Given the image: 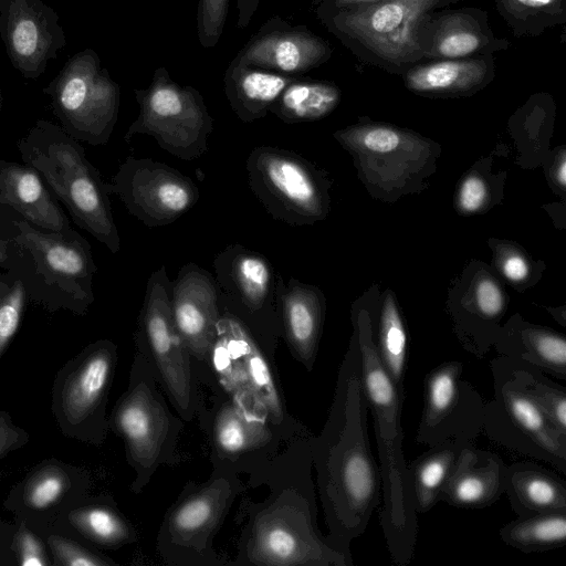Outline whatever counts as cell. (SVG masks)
<instances>
[{
	"label": "cell",
	"instance_id": "d6a6232c",
	"mask_svg": "<svg viewBox=\"0 0 566 566\" xmlns=\"http://www.w3.org/2000/svg\"><path fill=\"white\" fill-rule=\"evenodd\" d=\"M515 38H536L566 22V0H493Z\"/></svg>",
	"mask_w": 566,
	"mask_h": 566
},
{
	"label": "cell",
	"instance_id": "8d00e7d4",
	"mask_svg": "<svg viewBox=\"0 0 566 566\" xmlns=\"http://www.w3.org/2000/svg\"><path fill=\"white\" fill-rule=\"evenodd\" d=\"M210 355L221 384L231 394L234 402L262 407L251 391L238 347L221 319Z\"/></svg>",
	"mask_w": 566,
	"mask_h": 566
},
{
	"label": "cell",
	"instance_id": "f546056e",
	"mask_svg": "<svg viewBox=\"0 0 566 566\" xmlns=\"http://www.w3.org/2000/svg\"><path fill=\"white\" fill-rule=\"evenodd\" d=\"M501 539L523 553H538L566 544V511L535 513L516 518L500 528Z\"/></svg>",
	"mask_w": 566,
	"mask_h": 566
},
{
	"label": "cell",
	"instance_id": "f6af8a7d",
	"mask_svg": "<svg viewBox=\"0 0 566 566\" xmlns=\"http://www.w3.org/2000/svg\"><path fill=\"white\" fill-rule=\"evenodd\" d=\"M360 140L373 153H389L399 146L401 136L391 127L366 126L360 129Z\"/></svg>",
	"mask_w": 566,
	"mask_h": 566
},
{
	"label": "cell",
	"instance_id": "ac0fdd59",
	"mask_svg": "<svg viewBox=\"0 0 566 566\" xmlns=\"http://www.w3.org/2000/svg\"><path fill=\"white\" fill-rule=\"evenodd\" d=\"M172 315L189 353L210 355L222 315L213 274L193 262L182 265L172 281Z\"/></svg>",
	"mask_w": 566,
	"mask_h": 566
},
{
	"label": "cell",
	"instance_id": "ee69618b",
	"mask_svg": "<svg viewBox=\"0 0 566 566\" xmlns=\"http://www.w3.org/2000/svg\"><path fill=\"white\" fill-rule=\"evenodd\" d=\"M504 308L503 294L491 280L481 281L475 290V310L485 322L496 321Z\"/></svg>",
	"mask_w": 566,
	"mask_h": 566
},
{
	"label": "cell",
	"instance_id": "83f0119b",
	"mask_svg": "<svg viewBox=\"0 0 566 566\" xmlns=\"http://www.w3.org/2000/svg\"><path fill=\"white\" fill-rule=\"evenodd\" d=\"M474 441L453 439L429 447L407 464L417 514L428 513L441 502V494L460 461L463 449Z\"/></svg>",
	"mask_w": 566,
	"mask_h": 566
},
{
	"label": "cell",
	"instance_id": "277c9868",
	"mask_svg": "<svg viewBox=\"0 0 566 566\" xmlns=\"http://www.w3.org/2000/svg\"><path fill=\"white\" fill-rule=\"evenodd\" d=\"M17 148L22 161L40 174L73 222L117 253L120 237L106 182L86 158L80 142L61 126L39 119L17 143Z\"/></svg>",
	"mask_w": 566,
	"mask_h": 566
},
{
	"label": "cell",
	"instance_id": "7a4b0ae2",
	"mask_svg": "<svg viewBox=\"0 0 566 566\" xmlns=\"http://www.w3.org/2000/svg\"><path fill=\"white\" fill-rule=\"evenodd\" d=\"M355 336L378 451L381 479L379 523L392 562L407 566L415 555L418 514L402 448L401 411L406 395L398 390L378 357L369 313L364 308L355 318Z\"/></svg>",
	"mask_w": 566,
	"mask_h": 566
},
{
	"label": "cell",
	"instance_id": "2e32d148",
	"mask_svg": "<svg viewBox=\"0 0 566 566\" xmlns=\"http://www.w3.org/2000/svg\"><path fill=\"white\" fill-rule=\"evenodd\" d=\"M415 38L423 60L463 59L505 51L511 43L491 29L482 8H442L424 13Z\"/></svg>",
	"mask_w": 566,
	"mask_h": 566
},
{
	"label": "cell",
	"instance_id": "ba28073f",
	"mask_svg": "<svg viewBox=\"0 0 566 566\" xmlns=\"http://www.w3.org/2000/svg\"><path fill=\"white\" fill-rule=\"evenodd\" d=\"M43 92L69 135L92 146L108 143L118 118L120 87L93 49L70 57Z\"/></svg>",
	"mask_w": 566,
	"mask_h": 566
},
{
	"label": "cell",
	"instance_id": "db71d44e",
	"mask_svg": "<svg viewBox=\"0 0 566 566\" xmlns=\"http://www.w3.org/2000/svg\"><path fill=\"white\" fill-rule=\"evenodd\" d=\"M322 1H323V0H312V4L316 7V6H317V4H319Z\"/></svg>",
	"mask_w": 566,
	"mask_h": 566
},
{
	"label": "cell",
	"instance_id": "f1b7e54d",
	"mask_svg": "<svg viewBox=\"0 0 566 566\" xmlns=\"http://www.w3.org/2000/svg\"><path fill=\"white\" fill-rule=\"evenodd\" d=\"M340 95L339 87L333 82L298 76L285 87L269 112L285 124L317 120L337 107Z\"/></svg>",
	"mask_w": 566,
	"mask_h": 566
},
{
	"label": "cell",
	"instance_id": "603a6c76",
	"mask_svg": "<svg viewBox=\"0 0 566 566\" xmlns=\"http://www.w3.org/2000/svg\"><path fill=\"white\" fill-rule=\"evenodd\" d=\"M503 459L489 450L467 446L446 485L441 501L450 506L479 510L494 504L504 494Z\"/></svg>",
	"mask_w": 566,
	"mask_h": 566
},
{
	"label": "cell",
	"instance_id": "30bf717a",
	"mask_svg": "<svg viewBox=\"0 0 566 566\" xmlns=\"http://www.w3.org/2000/svg\"><path fill=\"white\" fill-rule=\"evenodd\" d=\"M126 210L148 228L165 227L199 200V188L191 178L165 163L128 156L106 182Z\"/></svg>",
	"mask_w": 566,
	"mask_h": 566
},
{
	"label": "cell",
	"instance_id": "484cf974",
	"mask_svg": "<svg viewBox=\"0 0 566 566\" xmlns=\"http://www.w3.org/2000/svg\"><path fill=\"white\" fill-rule=\"evenodd\" d=\"M114 419L133 458L144 464L151 463L167 430V417L147 388L129 392L117 407Z\"/></svg>",
	"mask_w": 566,
	"mask_h": 566
},
{
	"label": "cell",
	"instance_id": "f5cc1de1",
	"mask_svg": "<svg viewBox=\"0 0 566 566\" xmlns=\"http://www.w3.org/2000/svg\"><path fill=\"white\" fill-rule=\"evenodd\" d=\"M8 254V241L6 237L0 238V266L6 261Z\"/></svg>",
	"mask_w": 566,
	"mask_h": 566
},
{
	"label": "cell",
	"instance_id": "8fae6325",
	"mask_svg": "<svg viewBox=\"0 0 566 566\" xmlns=\"http://www.w3.org/2000/svg\"><path fill=\"white\" fill-rule=\"evenodd\" d=\"M423 408L416 441L432 447L453 439L474 441L483 429L484 400L463 378V364L448 360L424 378Z\"/></svg>",
	"mask_w": 566,
	"mask_h": 566
},
{
	"label": "cell",
	"instance_id": "9a60e30c",
	"mask_svg": "<svg viewBox=\"0 0 566 566\" xmlns=\"http://www.w3.org/2000/svg\"><path fill=\"white\" fill-rule=\"evenodd\" d=\"M59 15L43 0H0V38L27 80L39 78L66 44Z\"/></svg>",
	"mask_w": 566,
	"mask_h": 566
},
{
	"label": "cell",
	"instance_id": "9f6ffc18",
	"mask_svg": "<svg viewBox=\"0 0 566 566\" xmlns=\"http://www.w3.org/2000/svg\"><path fill=\"white\" fill-rule=\"evenodd\" d=\"M0 219H1V216H0Z\"/></svg>",
	"mask_w": 566,
	"mask_h": 566
},
{
	"label": "cell",
	"instance_id": "7bdbcfd3",
	"mask_svg": "<svg viewBox=\"0 0 566 566\" xmlns=\"http://www.w3.org/2000/svg\"><path fill=\"white\" fill-rule=\"evenodd\" d=\"M18 562L22 566H48L51 564L43 542L25 523H21L13 542Z\"/></svg>",
	"mask_w": 566,
	"mask_h": 566
},
{
	"label": "cell",
	"instance_id": "f907efd6",
	"mask_svg": "<svg viewBox=\"0 0 566 566\" xmlns=\"http://www.w3.org/2000/svg\"><path fill=\"white\" fill-rule=\"evenodd\" d=\"M260 2L261 0H237V27L239 29H244L249 25L259 8Z\"/></svg>",
	"mask_w": 566,
	"mask_h": 566
},
{
	"label": "cell",
	"instance_id": "816d5d0a",
	"mask_svg": "<svg viewBox=\"0 0 566 566\" xmlns=\"http://www.w3.org/2000/svg\"><path fill=\"white\" fill-rule=\"evenodd\" d=\"M557 180L562 186L566 184V161L565 158H562V161L557 168Z\"/></svg>",
	"mask_w": 566,
	"mask_h": 566
},
{
	"label": "cell",
	"instance_id": "3957f363",
	"mask_svg": "<svg viewBox=\"0 0 566 566\" xmlns=\"http://www.w3.org/2000/svg\"><path fill=\"white\" fill-rule=\"evenodd\" d=\"M8 254L0 266L23 282L29 301L49 312L85 315L93 304L97 271L90 242L73 228L53 232L12 219Z\"/></svg>",
	"mask_w": 566,
	"mask_h": 566
},
{
	"label": "cell",
	"instance_id": "ffe728a7",
	"mask_svg": "<svg viewBox=\"0 0 566 566\" xmlns=\"http://www.w3.org/2000/svg\"><path fill=\"white\" fill-rule=\"evenodd\" d=\"M496 75L493 54L423 60L400 74L407 90L426 96H470L488 86Z\"/></svg>",
	"mask_w": 566,
	"mask_h": 566
},
{
	"label": "cell",
	"instance_id": "1f68e13d",
	"mask_svg": "<svg viewBox=\"0 0 566 566\" xmlns=\"http://www.w3.org/2000/svg\"><path fill=\"white\" fill-rule=\"evenodd\" d=\"M222 324L232 336L240 353L249 386L254 398L270 415L273 422L282 419V408L270 368L259 350L254 338L235 318L222 313Z\"/></svg>",
	"mask_w": 566,
	"mask_h": 566
},
{
	"label": "cell",
	"instance_id": "7402d4cb",
	"mask_svg": "<svg viewBox=\"0 0 566 566\" xmlns=\"http://www.w3.org/2000/svg\"><path fill=\"white\" fill-rule=\"evenodd\" d=\"M276 304L281 326L295 355L311 365L315 358L324 317V298L313 285L279 273Z\"/></svg>",
	"mask_w": 566,
	"mask_h": 566
},
{
	"label": "cell",
	"instance_id": "60d3db41",
	"mask_svg": "<svg viewBox=\"0 0 566 566\" xmlns=\"http://www.w3.org/2000/svg\"><path fill=\"white\" fill-rule=\"evenodd\" d=\"M230 0H199L197 8V34L205 49L214 48L224 29Z\"/></svg>",
	"mask_w": 566,
	"mask_h": 566
},
{
	"label": "cell",
	"instance_id": "cb8c5ba5",
	"mask_svg": "<svg viewBox=\"0 0 566 566\" xmlns=\"http://www.w3.org/2000/svg\"><path fill=\"white\" fill-rule=\"evenodd\" d=\"M297 77L232 60L223 77L224 94L237 117L251 123L264 118L285 87Z\"/></svg>",
	"mask_w": 566,
	"mask_h": 566
},
{
	"label": "cell",
	"instance_id": "ab89813d",
	"mask_svg": "<svg viewBox=\"0 0 566 566\" xmlns=\"http://www.w3.org/2000/svg\"><path fill=\"white\" fill-rule=\"evenodd\" d=\"M28 301L20 277L7 270L0 272V359L19 331Z\"/></svg>",
	"mask_w": 566,
	"mask_h": 566
},
{
	"label": "cell",
	"instance_id": "e0dca14e",
	"mask_svg": "<svg viewBox=\"0 0 566 566\" xmlns=\"http://www.w3.org/2000/svg\"><path fill=\"white\" fill-rule=\"evenodd\" d=\"M328 41L306 25H293L281 17L268 19L233 59L275 73L302 76L332 57Z\"/></svg>",
	"mask_w": 566,
	"mask_h": 566
},
{
	"label": "cell",
	"instance_id": "5b68a950",
	"mask_svg": "<svg viewBox=\"0 0 566 566\" xmlns=\"http://www.w3.org/2000/svg\"><path fill=\"white\" fill-rule=\"evenodd\" d=\"M459 0H385L347 10L315 12L317 19L359 61L400 75L423 61L415 38L420 18Z\"/></svg>",
	"mask_w": 566,
	"mask_h": 566
},
{
	"label": "cell",
	"instance_id": "e575fe53",
	"mask_svg": "<svg viewBox=\"0 0 566 566\" xmlns=\"http://www.w3.org/2000/svg\"><path fill=\"white\" fill-rule=\"evenodd\" d=\"M72 480L59 462H43L24 479L19 488V504L27 512L48 511L67 495Z\"/></svg>",
	"mask_w": 566,
	"mask_h": 566
},
{
	"label": "cell",
	"instance_id": "b9f144b4",
	"mask_svg": "<svg viewBox=\"0 0 566 566\" xmlns=\"http://www.w3.org/2000/svg\"><path fill=\"white\" fill-rule=\"evenodd\" d=\"M46 543L53 554L54 563L63 566H99L108 563L85 549L76 542L59 535H51Z\"/></svg>",
	"mask_w": 566,
	"mask_h": 566
},
{
	"label": "cell",
	"instance_id": "5bb4252c",
	"mask_svg": "<svg viewBox=\"0 0 566 566\" xmlns=\"http://www.w3.org/2000/svg\"><path fill=\"white\" fill-rule=\"evenodd\" d=\"M171 293L172 281L163 264L148 277L138 327L170 394L186 408L190 400L189 350L175 324Z\"/></svg>",
	"mask_w": 566,
	"mask_h": 566
},
{
	"label": "cell",
	"instance_id": "c3c4849f",
	"mask_svg": "<svg viewBox=\"0 0 566 566\" xmlns=\"http://www.w3.org/2000/svg\"><path fill=\"white\" fill-rule=\"evenodd\" d=\"M385 0H323L315 7V12H329L366 7Z\"/></svg>",
	"mask_w": 566,
	"mask_h": 566
},
{
	"label": "cell",
	"instance_id": "d590c367",
	"mask_svg": "<svg viewBox=\"0 0 566 566\" xmlns=\"http://www.w3.org/2000/svg\"><path fill=\"white\" fill-rule=\"evenodd\" d=\"M227 496V486L221 484L189 499L175 511L170 521L171 532L181 539L206 533L216 524Z\"/></svg>",
	"mask_w": 566,
	"mask_h": 566
},
{
	"label": "cell",
	"instance_id": "bcb514c9",
	"mask_svg": "<svg viewBox=\"0 0 566 566\" xmlns=\"http://www.w3.org/2000/svg\"><path fill=\"white\" fill-rule=\"evenodd\" d=\"M28 440V432L18 427L9 413L0 411V459L24 446Z\"/></svg>",
	"mask_w": 566,
	"mask_h": 566
},
{
	"label": "cell",
	"instance_id": "11a10c76",
	"mask_svg": "<svg viewBox=\"0 0 566 566\" xmlns=\"http://www.w3.org/2000/svg\"><path fill=\"white\" fill-rule=\"evenodd\" d=\"M2 107V91H1V84H0V111Z\"/></svg>",
	"mask_w": 566,
	"mask_h": 566
},
{
	"label": "cell",
	"instance_id": "9c48e42d",
	"mask_svg": "<svg viewBox=\"0 0 566 566\" xmlns=\"http://www.w3.org/2000/svg\"><path fill=\"white\" fill-rule=\"evenodd\" d=\"M245 169L251 191L273 219L296 227L311 224L325 216V181L298 154L274 146H258L249 154Z\"/></svg>",
	"mask_w": 566,
	"mask_h": 566
},
{
	"label": "cell",
	"instance_id": "4fadbf2b",
	"mask_svg": "<svg viewBox=\"0 0 566 566\" xmlns=\"http://www.w3.org/2000/svg\"><path fill=\"white\" fill-rule=\"evenodd\" d=\"M113 344L99 340L85 347L57 373L52 387V411L63 434L78 440L105 396L113 366Z\"/></svg>",
	"mask_w": 566,
	"mask_h": 566
},
{
	"label": "cell",
	"instance_id": "4316f807",
	"mask_svg": "<svg viewBox=\"0 0 566 566\" xmlns=\"http://www.w3.org/2000/svg\"><path fill=\"white\" fill-rule=\"evenodd\" d=\"M493 345L500 356L528 363L557 379H566V340L556 332L518 325L496 333Z\"/></svg>",
	"mask_w": 566,
	"mask_h": 566
},
{
	"label": "cell",
	"instance_id": "52a82bcc",
	"mask_svg": "<svg viewBox=\"0 0 566 566\" xmlns=\"http://www.w3.org/2000/svg\"><path fill=\"white\" fill-rule=\"evenodd\" d=\"M134 94L139 114L127 128L125 142L135 135H147L161 149L188 161L207 153L213 117L198 90L178 84L166 67L160 66L155 70L148 87L135 88Z\"/></svg>",
	"mask_w": 566,
	"mask_h": 566
},
{
	"label": "cell",
	"instance_id": "836d02e7",
	"mask_svg": "<svg viewBox=\"0 0 566 566\" xmlns=\"http://www.w3.org/2000/svg\"><path fill=\"white\" fill-rule=\"evenodd\" d=\"M265 410L262 407L233 402L219 413L216 437L219 447L227 452L238 453L254 448L268 438Z\"/></svg>",
	"mask_w": 566,
	"mask_h": 566
},
{
	"label": "cell",
	"instance_id": "44dd1931",
	"mask_svg": "<svg viewBox=\"0 0 566 566\" xmlns=\"http://www.w3.org/2000/svg\"><path fill=\"white\" fill-rule=\"evenodd\" d=\"M0 206L41 230L61 232L70 221L40 174L29 165L0 158Z\"/></svg>",
	"mask_w": 566,
	"mask_h": 566
},
{
	"label": "cell",
	"instance_id": "681fc988",
	"mask_svg": "<svg viewBox=\"0 0 566 566\" xmlns=\"http://www.w3.org/2000/svg\"><path fill=\"white\" fill-rule=\"evenodd\" d=\"M503 272L512 281H521L528 274L525 260L518 255L509 256L503 264Z\"/></svg>",
	"mask_w": 566,
	"mask_h": 566
},
{
	"label": "cell",
	"instance_id": "6da1fadb",
	"mask_svg": "<svg viewBox=\"0 0 566 566\" xmlns=\"http://www.w3.org/2000/svg\"><path fill=\"white\" fill-rule=\"evenodd\" d=\"M368 405L355 334L342 364L322 454L323 488L334 543L349 549L381 502V479L368 434Z\"/></svg>",
	"mask_w": 566,
	"mask_h": 566
},
{
	"label": "cell",
	"instance_id": "4dcf8cb0",
	"mask_svg": "<svg viewBox=\"0 0 566 566\" xmlns=\"http://www.w3.org/2000/svg\"><path fill=\"white\" fill-rule=\"evenodd\" d=\"M371 334L382 366L398 390L405 395L409 338L403 319L390 294L385 297L377 328H371Z\"/></svg>",
	"mask_w": 566,
	"mask_h": 566
},
{
	"label": "cell",
	"instance_id": "7c38bea8",
	"mask_svg": "<svg viewBox=\"0 0 566 566\" xmlns=\"http://www.w3.org/2000/svg\"><path fill=\"white\" fill-rule=\"evenodd\" d=\"M214 280L223 314L239 321L247 331L258 324H277V272L262 253L231 243L213 260Z\"/></svg>",
	"mask_w": 566,
	"mask_h": 566
},
{
	"label": "cell",
	"instance_id": "7dc6e473",
	"mask_svg": "<svg viewBox=\"0 0 566 566\" xmlns=\"http://www.w3.org/2000/svg\"><path fill=\"white\" fill-rule=\"evenodd\" d=\"M486 197V187L478 177L468 178L460 190V205L463 210L474 212L484 202Z\"/></svg>",
	"mask_w": 566,
	"mask_h": 566
},
{
	"label": "cell",
	"instance_id": "d4e9b609",
	"mask_svg": "<svg viewBox=\"0 0 566 566\" xmlns=\"http://www.w3.org/2000/svg\"><path fill=\"white\" fill-rule=\"evenodd\" d=\"M504 493L517 516L566 511L565 480L533 461H517L505 467Z\"/></svg>",
	"mask_w": 566,
	"mask_h": 566
},
{
	"label": "cell",
	"instance_id": "8992f818",
	"mask_svg": "<svg viewBox=\"0 0 566 566\" xmlns=\"http://www.w3.org/2000/svg\"><path fill=\"white\" fill-rule=\"evenodd\" d=\"M493 397L484 405L482 433L511 452L546 462L566 473L562 433L514 374L509 358L490 363Z\"/></svg>",
	"mask_w": 566,
	"mask_h": 566
},
{
	"label": "cell",
	"instance_id": "74e56055",
	"mask_svg": "<svg viewBox=\"0 0 566 566\" xmlns=\"http://www.w3.org/2000/svg\"><path fill=\"white\" fill-rule=\"evenodd\" d=\"M507 358V357H506ZM514 374L527 391L555 423L566 434V388L552 380L539 368L516 359L509 358Z\"/></svg>",
	"mask_w": 566,
	"mask_h": 566
},
{
	"label": "cell",
	"instance_id": "f35d334b",
	"mask_svg": "<svg viewBox=\"0 0 566 566\" xmlns=\"http://www.w3.org/2000/svg\"><path fill=\"white\" fill-rule=\"evenodd\" d=\"M70 525L91 541L104 545H116L128 538V528L113 511L98 505L71 510Z\"/></svg>",
	"mask_w": 566,
	"mask_h": 566
},
{
	"label": "cell",
	"instance_id": "d6986e66",
	"mask_svg": "<svg viewBox=\"0 0 566 566\" xmlns=\"http://www.w3.org/2000/svg\"><path fill=\"white\" fill-rule=\"evenodd\" d=\"M252 558L271 565L353 566L349 549L319 538L310 518L292 526L281 517L263 520L255 528Z\"/></svg>",
	"mask_w": 566,
	"mask_h": 566
}]
</instances>
